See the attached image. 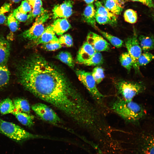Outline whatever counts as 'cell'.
Returning <instances> with one entry per match:
<instances>
[{
  "instance_id": "1",
  "label": "cell",
  "mask_w": 154,
  "mask_h": 154,
  "mask_svg": "<svg viewBox=\"0 0 154 154\" xmlns=\"http://www.w3.org/2000/svg\"><path fill=\"white\" fill-rule=\"evenodd\" d=\"M17 75L26 90L63 112L80 127L86 126L94 119L95 105L41 56L34 55L21 63Z\"/></svg>"
},
{
  "instance_id": "2",
  "label": "cell",
  "mask_w": 154,
  "mask_h": 154,
  "mask_svg": "<svg viewBox=\"0 0 154 154\" xmlns=\"http://www.w3.org/2000/svg\"><path fill=\"white\" fill-rule=\"evenodd\" d=\"M111 110L125 121L137 123L145 115L146 112L142 105L133 101L118 98L112 102Z\"/></svg>"
},
{
  "instance_id": "3",
  "label": "cell",
  "mask_w": 154,
  "mask_h": 154,
  "mask_svg": "<svg viewBox=\"0 0 154 154\" xmlns=\"http://www.w3.org/2000/svg\"><path fill=\"white\" fill-rule=\"evenodd\" d=\"M0 133L20 144L30 139L46 138L45 136L32 133L18 125L0 118Z\"/></svg>"
},
{
  "instance_id": "4",
  "label": "cell",
  "mask_w": 154,
  "mask_h": 154,
  "mask_svg": "<svg viewBox=\"0 0 154 154\" xmlns=\"http://www.w3.org/2000/svg\"><path fill=\"white\" fill-rule=\"evenodd\" d=\"M76 74L95 102L100 106H103L104 96L98 90L91 72L78 70Z\"/></svg>"
},
{
  "instance_id": "5",
  "label": "cell",
  "mask_w": 154,
  "mask_h": 154,
  "mask_svg": "<svg viewBox=\"0 0 154 154\" xmlns=\"http://www.w3.org/2000/svg\"><path fill=\"white\" fill-rule=\"evenodd\" d=\"M115 86L117 93L121 98L127 101L132 100L135 96L145 89V86L141 82L124 80L117 81Z\"/></svg>"
},
{
  "instance_id": "6",
  "label": "cell",
  "mask_w": 154,
  "mask_h": 154,
  "mask_svg": "<svg viewBox=\"0 0 154 154\" xmlns=\"http://www.w3.org/2000/svg\"><path fill=\"white\" fill-rule=\"evenodd\" d=\"M49 17V14L46 11L37 16L32 26L22 33V37L30 40H35L43 32L45 29L44 24Z\"/></svg>"
},
{
  "instance_id": "7",
  "label": "cell",
  "mask_w": 154,
  "mask_h": 154,
  "mask_svg": "<svg viewBox=\"0 0 154 154\" xmlns=\"http://www.w3.org/2000/svg\"><path fill=\"white\" fill-rule=\"evenodd\" d=\"M35 114L42 120L52 124L60 123L61 120L55 112L45 104L38 103L31 106Z\"/></svg>"
},
{
  "instance_id": "8",
  "label": "cell",
  "mask_w": 154,
  "mask_h": 154,
  "mask_svg": "<svg viewBox=\"0 0 154 154\" xmlns=\"http://www.w3.org/2000/svg\"><path fill=\"white\" fill-rule=\"evenodd\" d=\"M125 44L128 52L133 59V67L135 69H138L137 62L138 58L142 53V50L135 33L132 37L128 38L126 40Z\"/></svg>"
},
{
  "instance_id": "9",
  "label": "cell",
  "mask_w": 154,
  "mask_h": 154,
  "mask_svg": "<svg viewBox=\"0 0 154 154\" xmlns=\"http://www.w3.org/2000/svg\"><path fill=\"white\" fill-rule=\"evenodd\" d=\"M86 42L97 52L108 51L110 44L101 36L93 32H89L87 36Z\"/></svg>"
},
{
  "instance_id": "10",
  "label": "cell",
  "mask_w": 154,
  "mask_h": 154,
  "mask_svg": "<svg viewBox=\"0 0 154 154\" xmlns=\"http://www.w3.org/2000/svg\"><path fill=\"white\" fill-rule=\"evenodd\" d=\"M73 4L72 1L67 0L55 5L52 9L53 18L66 19L70 17L72 13Z\"/></svg>"
},
{
  "instance_id": "11",
  "label": "cell",
  "mask_w": 154,
  "mask_h": 154,
  "mask_svg": "<svg viewBox=\"0 0 154 154\" xmlns=\"http://www.w3.org/2000/svg\"><path fill=\"white\" fill-rule=\"evenodd\" d=\"M96 52L93 47L86 41L83 44L78 52L77 61L82 64L91 58Z\"/></svg>"
},
{
  "instance_id": "12",
  "label": "cell",
  "mask_w": 154,
  "mask_h": 154,
  "mask_svg": "<svg viewBox=\"0 0 154 154\" xmlns=\"http://www.w3.org/2000/svg\"><path fill=\"white\" fill-rule=\"evenodd\" d=\"M95 7L93 3L87 4L83 11L82 18L85 22L98 30L96 24V11Z\"/></svg>"
},
{
  "instance_id": "13",
  "label": "cell",
  "mask_w": 154,
  "mask_h": 154,
  "mask_svg": "<svg viewBox=\"0 0 154 154\" xmlns=\"http://www.w3.org/2000/svg\"><path fill=\"white\" fill-rule=\"evenodd\" d=\"M34 41L36 44H43L50 42H59L58 39L51 25L45 28L41 35Z\"/></svg>"
},
{
  "instance_id": "14",
  "label": "cell",
  "mask_w": 154,
  "mask_h": 154,
  "mask_svg": "<svg viewBox=\"0 0 154 154\" xmlns=\"http://www.w3.org/2000/svg\"><path fill=\"white\" fill-rule=\"evenodd\" d=\"M55 33L58 35H62L71 28V25L66 18L56 19L51 25Z\"/></svg>"
},
{
  "instance_id": "15",
  "label": "cell",
  "mask_w": 154,
  "mask_h": 154,
  "mask_svg": "<svg viewBox=\"0 0 154 154\" xmlns=\"http://www.w3.org/2000/svg\"><path fill=\"white\" fill-rule=\"evenodd\" d=\"M10 45L5 38L0 37V64H5L9 57Z\"/></svg>"
},
{
  "instance_id": "16",
  "label": "cell",
  "mask_w": 154,
  "mask_h": 154,
  "mask_svg": "<svg viewBox=\"0 0 154 154\" xmlns=\"http://www.w3.org/2000/svg\"><path fill=\"white\" fill-rule=\"evenodd\" d=\"M22 125L31 127L34 124V117L30 114L15 110L12 114Z\"/></svg>"
},
{
  "instance_id": "17",
  "label": "cell",
  "mask_w": 154,
  "mask_h": 154,
  "mask_svg": "<svg viewBox=\"0 0 154 154\" xmlns=\"http://www.w3.org/2000/svg\"><path fill=\"white\" fill-rule=\"evenodd\" d=\"M138 39L142 50L147 52L154 49V35H140Z\"/></svg>"
},
{
  "instance_id": "18",
  "label": "cell",
  "mask_w": 154,
  "mask_h": 154,
  "mask_svg": "<svg viewBox=\"0 0 154 154\" xmlns=\"http://www.w3.org/2000/svg\"><path fill=\"white\" fill-rule=\"evenodd\" d=\"M41 0H36L33 9L30 12L28 15V23H31L33 19L37 16L44 12L46 10L42 7Z\"/></svg>"
},
{
  "instance_id": "19",
  "label": "cell",
  "mask_w": 154,
  "mask_h": 154,
  "mask_svg": "<svg viewBox=\"0 0 154 154\" xmlns=\"http://www.w3.org/2000/svg\"><path fill=\"white\" fill-rule=\"evenodd\" d=\"M96 14L107 17L117 23V16L111 13L100 1L96 0L95 3Z\"/></svg>"
},
{
  "instance_id": "20",
  "label": "cell",
  "mask_w": 154,
  "mask_h": 154,
  "mask_svg": "<svg viewBox=\"0 0 154 154\" xmlns=\"http://www.w3.org/2000/svg\"><path fill=\"white\" fill-rule=\"evenodd\" d=\"M15 110L30 114L31 108L28 102L21 98L14 99L13 101Z\"/></svg>"
},
{
  "instance_id": "21",
  "label": "cell",
  "mask_w": 154,
  "mask_h": 154,
  "mask_svg": "<svg viewBox=\"0 0 154 154\" xmlns=\"http://www.w3.org/2000/svg\"><path fill=\"white\" fill-rule=\"evenodd\" d=\"M15 110L13 102L11 99L6 98L0 101V113L1 114H12Z\"/></svg>"
},
{
  "instance_id": "22",
  "label": "cell",
  "mask_w": 154,
  "mask_h": 154,
  "mask_svg": "<svg viewBox=\"0 0 154 154\" xmlns=\"http://www.w3.org/2000/svg\"><path fill=\"white\" fill-rule=\"evenodd\" d=\"M104 6L111 13L117 16L121 13L123 7L120 6L113 0H104Z\"/></svg>"
},
{
  "instance_id": "23",
  "label": "cell",
  "mask_w": 154,
  "mask_h": 154,
  "mask_svg": "<svg viewBox=\"0 0 154 154\" xmlns=\"http://www.w3.org/2000/svg\"><path fill=\"white\" fill-rule=\"evenodd\" d=\"M10 72L5 64H0V89L6 86L8 84Z\"/></svg>"
},
{
  "instance_id": "24",
  "label": "cell",
  "mask_w": 154,
  "mask_h": 154,
  "mask_svg": "<svg viewBox=\"0 0 154 154\" xmlns=\"http://www.w3.org/2000/svg\"><path fill=\"white\" fill-rule=\"evenodd\" d=\"M56 57L57 59L66 64L70 68H74V61L71 54L69 52L67 51H61L59 53Z\"/></svg>"
},
{
  "instance_id": "25",
  "label": "cell",
  "mask_w": 154,
  "mask_h": 154,
  "mask_svg": "<svg viewBox=\"0 0 154 154\" xmlns=\"http://www.w3.org/2000/svg\"><path fill=\"white\" fill-rule=\"evenodd\" d=\"M103 62L102 54L100 52L96 51L91 58L82 64L88 66H98L101 65Z\"/></svg>"
},
{
  "instance_id": "26",
  "label": "cell",
  "mask_w": 154,
  "mask_h": 154,
  "mask_svg": "<svg viewBox=\"0 0 154 154\" xmlns=\"http://www.w3.org/2000/svg\"><path fill=\"white\" fill-rule=\"evenodd\" d=\"M98 30L102 35L113 46L117 48H119L122 46L123 42L121 39L107 33L99 29Z\"/></svg>"
},
{
  "instance_id": "27",
  "label": "cell",
  "mask_w": 154,
  "mask_h": 154,
  "mask_svg": "<svg viewBox=\"0 0 154 154\" xmlns=\"http://www.w3.org/2000/svg\"><path fill=\"white\" fill-rule=\"evenodd\" d=\"M120 62L121 65L128 71H130L133 66V61L128 52L122 53L119 57Z\"/></svg>"
},
{
  "instance_id": "28",
  "label": "cell",
  "mask_w": 154,
  "mask_h": 154,
  "mask_svg": "<svg viewBox=\"0 0 154 154\" xmlns=\"http://www.w3.org/2000/svg\"><path fill=\"white\" fill-rule=\"evenodd\" d=\"M154 59V55L148 52H145L141 53L137 60V65L138 67L139 68L140 66L146 65Z\"/></svg>"
},
{
  "instance_id": "29",
  "label": "cell",
  "mask_w": 154,
  "mask_h": 154,
  "mask_svg": "<svg viewBox=\"0 0 154 154\" xmlns=\"http://www.w3.org/2000/svg\"><path fill=\"white\" fill-rule=\"evenodd\" d=\"M7 24L11 33H13L18 30L19 25V22L15 18L13 13L11 12L7 17Z\"/></svg>"
},
{
  "instance_id": "30",
  "label": "cell",
  "mask_w": 154,
  "mask_h": 154,
  "mask_svg": "<svg viewBox=\"0 0 154 154\" xmlns=\"http://www.w3.org/2000/svg\"><path fill=\"white\" fill-rule=\"evenodd\" d=\"M123 17L126 22L133 24L137 21V15L136 12L135 10L131 9H128L124 12Z\"/></svg>"
},
{
  "instance_id": "31",
  "label": "cell",
  "mask_w": 154,
  "mask_h": 154,
  "mask_svg": "<svg viewBox=\"0 0 154 154\" xmlns=\"http://www.w3.org/2000/svg\"><path fill=\"white\" fill-rule=\"evenodd\" d=\"M11 6V3H6L0 7V25L7 23V17L6 14L10 11Z\"/></svg>"
},
{
  "instance_id": "32",
  "label": "cell",
  "mask_w": 154,
  "mask_h": 154,
  "mask_svg": "<svg viewBox=\"0 0 154 154\" xmlns=\"http://www.w3.org/2000/svg\"><path fill=\"white\" fill-rule=\"evenodd\" d=\"M91 73L97 84L100 83L105 77L104 70L100 67H95L93 69Z\"/></svg>"
},
{
  "instance_id": "33",
  "label": "cell",
  "mask_w": 154,
  "mask_h": 154,
  "mask_svg": "<svg viewBox=\"0 0 154 154\" xmlns=\"http://www.w3.org/2000/svg\"><path fill=\"white\" fill-rule=\"evenodd\" d=\"M58 41L62 45L68 47H71L73 44L72 38L69 34L62 35L58 39Z\"/></svg>"
},
{
  "instance_id": "34",
  "label": "cell",
  "mask_w": 154,
  "mask_h": 154,
  "mask_svg": "<svg viewBox=\"0 0 154 154\" xmlns=\"http://www.w3.org/2000/svg\"><path fill=\"white\" fill-rule=\"evenodd\" d=\"M96 21L98 23L101 25L110 24L112 25H116L117 23L108 17L96 14Z\"/></svg>"
},
{
  "instance_id": "35",
  "label": "cell",
  "mask_w": 154,
  "mask_h": 154,
  "mask_svg": "<svg viewBox=\"0 0 154 154\" xmlns=\"http://www.w3.org/2000/svg\"><path fill=\"white\" fill-rule=\"evenodd\" d=\"M42 44V48L48 51L55 50L60 48L62 47V45L59 42H50Z\"/></svg>"
},
{
  "instance_id": "36",
  "label": "cell",
  "mask_w": 154,
  "mask_h": 154,
  "mask_svg": "<svg viewBox=\"0 0 154 154\" xmlns=\"http://www.w3.org/2000/svg\"><path fill=\"white\" fill-rule=\"evenodd\" d=\"M12 13L15 18L19 22H25L28 20V15L21 13L17 8L14 9Z\"/></svg>"
},
{
  "instance_id": "37",
  "label": "cell",
  "mask_w": 154,
  "mask_h": 154,
  "mask_svg": "<svg viewBox=\"0 0 154 154\" xmlns=\"http://www.w3.org/2000/svg\"><path fill=\"white\" fill-rule=\"evenodd\" d=\"M32 7L27 0L23 1L21 5L18 8L19 10L21 13L27 14L32 10Z\"/></svg>"
},
{
  "instance_id": "38",
  "label": "cell",
  "mask_w": 154,
  "mask_h": 154,
  "mask_svg": "<svg viewBox=\"0 0 154 154\" xmlns=\"http://www.w3.org/2000/svg\"><path fill=\"white\" fill-rule=\"evenodd\" d=\"M132 1H137L147 6L150 7H154V4L152 0H130Z\"/></svg>"
},
{
  "instance_id": "39",
  "label": "cell",
  "mask_w": 154,
  "mask_h": 154,
  "mask_svg": "<svg viewBox=\"0 0 154 154\" xmlns=\"http://www.w3.org/2000/svg\"><path fill=\"white\" fill-rule=\"evenodd\" d=\"M119 5L123 7L125 3V0H113Z\"/></svg>"
},
{
  "instance_id": "40",
  "label": "cell",
  "mask_w": 154,
  "mask_h": 154,
  "mask_svg": "<svg viewBox=\"0 0 154 154\" xmlns=\"http://www.w3.org/2000/svg\"><path fill=\"white\" fill-rule=\"evenodd\" d=\"M87 4L93 3L95 0H83Z\"/></svg>"
},
{
  "instance_id": "41",
  "label": "cell",
  "mask_w": 154,
  "mask_h": 154,
  "mask_svg": "<svg viewBox=\"0 0 154 154\" xmlns=\"http://www.w3.org/2000/svg\"><path fill=\"white\" fill-rule=\"evenodd\" d=\"M12 2L15 3H19L22 0H10Z\"/></svg>"
},
{
  "instance_id": "42",
  "label": "cell",
  "mask_w": 154,
  "mask_h": 154,
  "mask_svg": "<svg viewBox=\"0 0 154 154\" xmlns=\"http://www.w3.org/2000/svg\"><path fill=\"white\" fill-rule=\"evenodd\" d=\"M152 18L153 19L154 21V13H153L152 14Z\"/></svg>"
}]
</instances>
